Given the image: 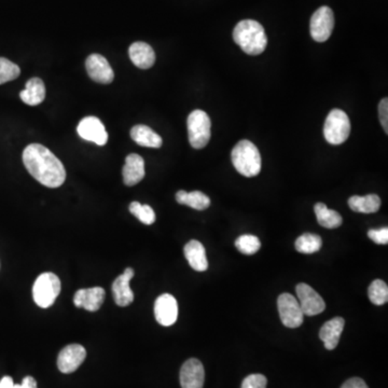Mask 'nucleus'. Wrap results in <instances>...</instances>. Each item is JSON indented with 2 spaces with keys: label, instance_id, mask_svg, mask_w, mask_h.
Masks as SVG:
<instances>
[{
  "label": "nucleus",
  "instance_id": "nucleus-1",
  "mask_svg": "<svg viewBox=\"0 0 388 388\" xmlns=\"http://www.w3.org/2000/svg\"><path fill=\"white\" fill-rule=\"evenodd\" d=\"M23 163L28 173L48 188H59L65 183V167L47 147L28 145L23 152Z\"/></svg>",
  "mask_w": 388,
  "mask_h": 388
},
{
  "label": "nucleus",
  "instance_id": "nucleus-2",
  "mask_svg": "<svg viewBox=\"0 0 388 388\" xmlns=\"http://www.w3.org/2000/svg\"><path fill=\"white\" fill-rule=\"evenodd\" d=\"M233 39L248 55L264 53L268 46V38L264 26L254 20H244L237 23L233 30Z\"/></svg>",
  "mask_w": 388,
  "mask_h": 388
},
{
  "label": "nucleus",
  "instance_id": "nucleus-3",
  "mask_svg": "<svg viewBox=\"0 0 388 388\" xmlns=\"http://www.w3.org/2000/svg\"><path fill=\"white\" fill-rule=\"evenodd\" d=\"M235 169L245 177H255L261 172V156L258 148L249 140H241L232 150Z\"/></svg>",
  "mask_w": 388,
  "mask_h": 388
},
{
  "label": "nucleus",
  "instance_id": "nucleus-4",
  "mask_svg": "<svg viewBox=\"0 0 388 388\" xmlns=\"http://www.w3.org/2000/svg\"><path fill=\"white\" fill-rule=\"evenodd\" d=\"M61 288V281L55 274L48 272L38 276L33 287V297L37 306L42 308L53 306Z\"/></svg>",
  "mask_w": 388,
  "mask_h": 388
},
{
  "label": "nucleus",
  "instance_id": "nucleus-5",
  "mask_svg": "<svg viewBox=\"0 0 388 388\" xmlns=\"http://www.w3.org/2000/svg\"><path fill=\"white\" fill-rule=\"evenodd\" d=\"M187 125L191 146L194 149H203L207 146L212 129V122L207 113L203 110H194L189 115Z\"/></svg>",
  "mask_w": 388,
  "mask_h": 388
},
{
  "label": "nucleus",
  "instance_id": "nucleus-6",
  "mask_svg": "<svg viewBox=\"0 0 388 388\" xmlns=\"http://www.w3.org/2000/svg\"><path fill=\"white\" fill-rule=\"evenodd\" d=\"M351 133V122L347 113L341 109H332L326 119L324 136L330 145L347 142Z\"/></svg>",
  "mask_w": 388,
  "mask_h": 388
},
{
  "label": "nucleus",
  "instance_id": "nucleus-7",
  "mask_svg": "<svg viewBox=\"0 0 388 388\" xmlns=\"http://www.w3.org/2000/svg\"><path fill=\"white\" fill-rule=\"evenodd\" d=\"M279 317L283 325L287 328L300 327L304 320V314L301 310L299 301L290 293H281L277 299Z\"/></svg>",
  "mask_w": 388,
  "mask_h": 388
},
{
  "label": "nucleus",
  "instance_id": "nucleus-8",
  "mask_svg": "<svg viewBox=\"0 0 388 388\" xmlns=\"http://www.w3.org/2000/svg\"><path fill=\"white\" fill-rule=\"evenodd\" d=\"M335 27V15L327 6L320 7L311 19L310 30L313 39L317 42H325L331 36Z\"/></svg>",
  "mask_w": 388,
  "mask_h": 388
},
{
  "label": "nucleus",
  "instance_id": "nucleus-9",
  "mask_svg": "<svg viewBox=\"0 0 388 388\" xmlns=\"http://www.w3.org/2000/svg\"><path fill=\"white\" fill-rule=\"evenodd\" d=\"M295 291L298 295L299 304L304 316L318 315L325 311V301L320 297V293H316L308 284H298Z\"/></svg>",
  "mask_w": 388,
  "mask_h": 388
},
{
  "label": "nucleus",
  "instance_id": "nucleus-10",
  "mask_svg": "<svg viewBox=\"0 0 388 388\" xmlns=\"http://www.w3.org/2000/svg\"><path fill=\"white\" fill-rule=\"evenodd\" d=\"M154 315L156 322L164 327H169L176 322L178 317V304L175 297L163 293L154 303Z\"/></svg>",
  "mask_w": 388,
  "mask_h": 388
},
{
  "label": "nucleus",
  "instance_id": "nucleus-11",
  "mask_svg": "<svg viewBox=\"0 0 388 388\" xmlns=\"http://www.w3.org/2000/svg\"><path fill=\"white\" fill-rule=\"evenodd\" d=\"M79 136L98 146H104L108 142V133L98 118L86 117L81 120L77 127Z\"/></svg>",
  "mask_w": 388,
  "mask_h": 388
},
{
  "label": "nucleus",
  "instance_id": "nucleus-12",
  "mask_svg": "<svg viewBox=\"0 0 388 388\" xmlns=\"http://www.w3.org/2000/svg\"><path fill=\"white\" fill-rule=\"evenodd\" d=\"M86 357V351L82 345H67L57 357V367L62 373H73L82 364Z\"/></svg>",
  "mask_w": 388,
  "mask_h": 388
},
{
  "label": "nucleus",
  "instance_id": "nucleus-13",
  "mask_svg": "<svg viewBox=\"0 0 388 388\" xmlns=\"http://www.w3.org/2000/svg\"><path fill=\"white\" fill-rule=\"evenodd\" d=\"M86 68L90 78L95 82L109 84L115 78V73L109 62L100 54H91L86 59Z\"/></svg>",
  "mask_w": 388,
  "mask_h": 388
},
{
  "label": "nucleus",
  "instance_id": "nucleus-14",
  "mask_svg": "<svg viewBox=\"0 0 388 388\" xmlns=\"http://www.w3.org/2000/svg\"><path fill=\"white\" fill-rule=\"evenodd\" d=\"M204 380H205V371L202 362L198 359H188L181 367V388H203Z\"/></svg>",
  "mask_w": 388,
  "mask_h": 388
},
{
  "label": "nucleus",
  "instance_id": "nucleus-15",
  "mask_svg": "<svg viewBox=\"0 0 388 388\" xmlns=\"http://www.w3.org/2000/svg\"><path fill=\"white\" fill-rule=\"evenodd\" d=\"M106 293L102 287L80 289L73 297V303L77 308H82L89 312H96L103 306Z\"/></svg>",
  "mask_w": 388,
  "mask_h": 388
},
{
  "label": "nucleus",
  "instance_id": "nucleus-16",
  "mask_svg": "<svg viewBox=\"0 0 388 388\" xmlns=\"http://www.w3.org/2000/svg\"><path fill=\"white\" fill-rule=\"evenodd\" d=\"M134 276V270L132 268H127L124 273L118 276V279L113 284V293L115 302L118 306H129L134 301V293L129 287V281Z\"/></svg>",
  "mask_w": 388,
  "mask_h": 388
},
{
  "label": "nucleus",
  "instance_id": "nucleus-17",
  "mask_svg": "<svg viewBox=\"0 0 388 388\" xmlns=\"http://www.w3.org/2000/svg\"><path fill=\"white\" fill-rule=\"evenodd\" d=\"M123 181L129 187L135 186L144 179L145 161L142 156L131 154L127 156L122 169Z\"/></svg>",
  "mask_w": 388,
  "mask_h": 388
},
{
  "label": "nucleus",
  "instance_id": "nucleus-18",
  "mask_svg": "<svg viewBox=\"0 0 388 388\" xmlns=\"http://www.w3.org/2000/svg\"><path fill=\"white\" fill-rule=\"evenodd\" d=\"M129 59L138 68H151L156 63V53H154L151 46L146 44V42H134L129 47Z\"/></svg>",
  "mask_w": 388,
  "mask_h": 388
},
{
  "label": "nucleus",
  "instance_id": "nucleus-19",
  "mask_svg": "<svg viewBox=\"0 0 388 388\" xmlns=\"http://www.w3.org/2000/svg\"><path fill=\"white\" fill-rule=\"evenodd\" d=\"M344 326L345 320L342 317L332 318L324 324L320 329V338L328 351H332L338 347Z\"/></svg>",
  "mask_w": 388,
  "mask_h": 388
},
{
  "label": "nucleus",
  "instance_id": "nucleus-20",
  "mask_svg": "<svg viewBox=\"0 0 388 388\" xmlns=\"http://www.w3.org/2000/svg\"><path fill=\"white\" fill-rule=\"evenodd\" d=\"M185 256L188 260L189 264L194 271L204 272L208 269V261L206 258L205 248L202 243L192 239L183 249Z\"/></svg>",
  "mask_w": 388,
  "mask_h": 388
},
{
  "label": "nucleus",
  "instance_id": "nucleus-21",
  "mask_svg": "<svg viewBox=\"0 0 388 388\" xmlns=\"http://www.w3.org/2000/svg\"><path fill=\"white\" fill-rule=\"evenodd\" d=\"M21 100L28 106H37L46 98V86L40 78H32L27 81L25 90L20 93Z\"/></svg>",
  "mask_w": 388,
  "mask_h": 388
},
{
  "label": "nucleus",
  "instance_id": "nucleus-22",
  "mask_svg": "<svg viewBox=\"0 0 388 388\" xmlns=\"http://www.w3.org/2000/svg\"><path fill=\"white\" fill-rule=\"evenodd\" d=\"M131 137L137 145L148 148H161L163 144L161 136L147 125H135L131 129Z\"/></svg>",
  "mask_w": 388,
  "mask_h": 388
},
{
  "label": "nucleus",
  "instance_id": "nucleus-23",
  "mask_svg": "<svg viewBox=\"0 0 388 388\" xmlns=\"http://www.w3.org/2000/svg\"><path fill=\"white\" fill-rule=\"evenodd\" d=\"M349 205L351 210L362 214H374L381 207V198L376 194L368 196H354L349 198Z\"/></svg>",
  "mask_w": 388,
  "mask_h": 388
},
{
  "label": "nucleus",
  "instance_id": "nucleus-24",
  "mask_svg": "<svg viewBox=\"0 0 388 388\" xmlns=\"http://www.w3.org/2000/svg\"><path fill=\"white\" fill-rule=\"evenodd\" d=\"M176 201L181 205H187L196 210H205L210 207V200L206 194L201 191H192L186 192L181 190L177 192Z\"/></svg>",
  "mask_w": 388,
  "mask_h": 388
},
{
  "label": "nucleus",
  "instance_id": "nucleus-25",
  "mask_svg": "<svg viewBox=\"0 0 388 388\" xmlns=\"http://www.w3.org/2000/svg\"><path fill=\"white\" fill-rule=\"evenodd\" d=\"M314 212H315L318 223L322 227L335 229V228L341 227L342 223H343V219L339 212L329 210L324 203H317L314 206Z\"/></svg>",
  "mask_w": 388,
  "mask_h": 388
},
{
  "label": "nucleus",
  "instance_id": "nucleus-26",
  "mask_svg": "<svg viewBox=\"0 0 388 388\" xmlns=\"http://www.w3.org/2000/svg\"><path fill=\"white\" fill-rule=\"evenodd\" d=\"M322 246V239L320 235L304 233L295 241V249L301 254L311 255L320 252Z\"/></svg>",
  "mask_w": 388,
  "mask_h": 388
},
{
  "label": "nucleus",
  "instance_id": "nucleus-27",
  "mask_svg": "<svg viewBox=\"0 0 388 388\" xmlns=\"http://www.w3.org/2000/svg\"><path fill=\"white\" fill-rule=\"evenodd\" d=\"M369 299L376 306H383L388 301V286L381 279H376L369 286Z\"/></svg>",
  "mask_w": 388,
  "mask_h": 388
},
{
  "label": "nucleus",
  "instance_id": "nucleus-28",
  "mask_svg": "<svg viewBox=\"0 0 388 388\" xmlns=\"http://www.w3.org/2000/svg\"><path fill=\"white\" fill-rule=\"evenodd\" d=\"M235 247L237 250L242 252V254L250 256L258 252L259 249L261 247V242L258 237L252 234L241 235L239 239L235 241Z\"/></svg>",
  "mask_w": 388,
  "mask_h": 388
},
{
  "label": "nucleus",
  "instance_id": "nucleus-29",
  "mask_svg": "<svg viewBox=\"0 0 388 388\" xmlns=\"http://www.w3.org/2000/svg\"><path fill=\"white\" fill-rule=\"evenodd\" d=\"M129 212L144 225H150L156 221V212L149 205H142L140 202H133L129 204Z\"/></svg>",
  "mask_w": 388,
  "mask_h": 388
},
{
  "label": "nucleus",
  "instance_id": "nucleus-30",
  "mask_svg": "<svg viewBox=\"0 0 388 388\" xmlns=\"http://www.w3.org/2000/svg\"><path fill=\"white\" fill-rule=\"evenodd\" d=\"M21 69L17 64L5 57H0V84L15 80L20 76Z\"/></svg>",
  "mask_w": 388,
  "mask_h": 388
},
{
  "label": "nucleus",
  "instance_id": "nucleus-31",
  "mask_svg": "<svg viewBox=\"0 0 388 388\" xmlns=\"http://www.w3.org/2000/svg\"><path fill=\"white\" fill-rule=\"evenodd\" d=\"M268 380L264 374H250L244 378L241 388H266Z\"/></svg>",
  "mask_w": 388,
  "mask_h": 388
},
{
  "label": "nucleus",
  "instance_id": "nucleus-32",
  "mask_svg": "<svg viewBox=\"0 0 388 388\" xmlns=\"http://www.w3.org/2000/svg\"><path fill=\"white\" fill-rule=\"evenodd\" d=\"M369 239H372L376 244H388V228H382L378 230H369Z\"/></svg>",
  "mask_w": 388,
  "mask_h": 388
},
{
  "label": "nucleus",
  "instance_id": "nucleus-33",
  "mask_svg": "<svg viewBox=\"0 0 388 388\" xmlns=\"http://www.w3.org/2000/svg\"><path fill=\"white\" fill-rule=\"evenodd\" d=\"M378 116H380V121H381L382 127L386 134L388 133V100L383 98L381 103L378 105Z\"/></svg>",
  "mask_w": 388,
  "mask_h": 388
},
{
  "label": "nucleus",
  "instance_id": "nucleus-34",
  "mask_svg": "<svg viewBox=\"0 0 388 388\" xmlns=\"http://www.w3.org/2000/svg\"><path fill=\"white\" fill-rule=\"evenodd\" d=\"M341 388H369L366 382L360 378H352L347 380Z\"/></svg>",
  "mask_w": 388,
  "mask_h": 388
},
{
  "label": "nucleus",
  "instance_id": "nucleus-35",
  "mask_svg": "<svg viewBox=\"0 0 388 388\" xmlns=\"http://www.w3.org/2000/svg\"><path fill=\"white\" fill-rule=\"evenodd\" d=\"M21 386H22V388H37V382L32 376H26V378H23Z\"/></svg>",
  "mask_w": 388,
  "mask_h": 388
},
{
  "label": "nucleus",
  "instance_id": "nucleus-36",
  "mask_svg": "<svg viewBox=\"0 0 388 388\" xmlns=\"http://www.w3.org/2000/svg\"><path fill=\"white\" fill-rule=\"evenodd\" d=\"M15 383H13L12 378L10 376H3L0 380V388H13Z\"/></svg>",
  "mask_w": 388,
  "mask_h": 388
},
{
  "label": "nucleus",
  "instance_id": "nucleus-37",
  "mask_svg": "<svg viewBox=\"0 0 388 388\" xmlns=\"http://www.w3.org/2000/svg\"><path fill=\"white\" fill-rule=\"evenodd\" d=\"M13 388H22V386H21V384H15Z\"/></svg>",
  "mask_w": 388,
  "mask_h": 388
}]
</instances>
